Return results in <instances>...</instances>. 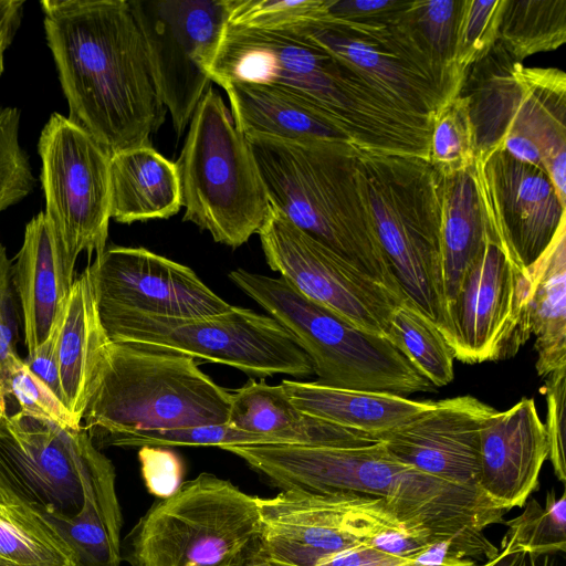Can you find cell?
Returning a JSON list of instances; mask_svg holds the SVG:
<instances>
[{
  "instance_id": "cell-1",
  "label": "cell",
  "mask_w": 566,
  "mask_h": 566,
  "mask_svg": "<svg viewBox=\"0 0 566 566\" xmlns=\"http://www.w3.org/2000/svg\"><path fill=\"white\" fill-rule=\"evenodd\" d=\"M228 451L281 491H353L382 499L407 525L446 542L462 558L491 559L499 548L484 535L505 511L482 491L429 475L396 458L381 441L357 446L250 444Z\"/></svg>"
},
{
  "instance_id": "cell-2",
  "label": "cell",
  "mask_w": 566,
  "mask_h": 566,
  "mask_svg": "<svg viewBox=\"0 0 566 566\" xmlns=\"http://www.w3.org/2000/svg\"><path fill=\"white\" fill-rule=\"evenodd\" d=\"M70 116L111 156L150 144L164 124L140 30L125 0H42Z\"/></svg>"
},
{
  "instance_id": "cell-3",
  "label": "cell",
  "mask_w": 566,
  "mask_h": 566,
  "mask_svg": "<svg viewBox=\"0 0 566 566\" xmlns=\"http://www.w3.org/2000/svg\"><path fill=\"white\" fill-rule=\"evenodd\" d=\"M211 82L279 86L321 111L360 150L429 159L431 118L401 105L359 70L293 30L224 25Z\"/></svg>"
},
{
  "instance_id": "cell-4",
  "label": "cell",
  "mask_w": 566,
  "mask_h": 566,
  "mask_svg": "<svg viewBox=\"0 0 566 566\" xmlns=\"http://www.w3.org/2000/svg\"><path fill=\"white\" fill-rule=\"evenodd\" d=\"M245 138L270 205L337 256L405 298L376 233L358 149L335 139Z\"/></svg>"
},
{
  "instance_id": "cell-5",
  "label": "cell",
  "mask_w": 566,
  "mask_h": 566,
  "mask_svg": "<svg viewBox=\"0 0 566 566\" xmlns=\"http://www.w3.org/2000/svg\"><path fill=\"white\" fill-rule=\"evenodd\" d=\"M231 392L185 354L111 342L81 424L93 443L139 430L227 423Z\"/></svg>"
},
{
  "instance_id": "cell-6",
  "label": "cell",
  "mask_w": 566,
  "mask_h": 566,
  "mask_svg": "<svg viewBox=\"0 0 566 566\" xmlns=\"http://www.w3.org/2000/svg\"><path fill=\"white\" fill-rule=\"evenodd\" d=\"M469 106L475 158L499 149L542 168L566 203V75L527 67L496 42L468 69L460 91Z\"/></svg>"
},
{
  "instance_id": "cell-7",
  "label": "cell",
  "mask_w": 566,
  "mask_h": 566,
  "mask_svg": "<svg viewBox=\"0 0 566 566\" xmlns=\"http://www.w3.org/2000/svg\"><path fill=\"white\" fill-rule=\"evenodd\" d=\"M358 153L374 226L391 273L405 298L448 340L442 177L420 157Z\"/></svg>"
},
{
  "instance_id": "cell-8",
  "label": "cell",
  "mask_w": 566,
  "mask_h": 566,
  "mask_svg": "<svg viewBox=\"0 0 566 566\" xmlns=\"http://www.w3.org/2000/svg\"><path fill=\"white\" fill-rule=\"evenodd\" d=\"M262 534L258 496L203 472L148 509L120 557L130 566H243Z\"/></svg>"
},
{
  "instance_id": "cell-9",
  "label": "cell",
  "mask_w": 566,
  "mask_h": 566,
  "mask_svg": "<svg viewBox=\"0 0 566 566\" xmlns=\"http://www.w3.org/2000/svg\"><path fill=\"white\" fill-rule=\"evenodd\" d=\"M228 276L291 335L308 357L316 382L399 396L434 388L386 336L359 328L282 277L244 269Z\"/></svg>"
},
{
  "instance_id": "cell-10",
  "label": "cell",
  "mask_w": 566,
  "mask_h": 566,
  "mask_svg": "<svg viewBox=\"0 0 566 566\" xmlns=\"http://www.w3.org/2000/svg\"><path fill=\"white\" fill-rule=\"evenodd\" d=\"M189 124L176 161L182 219L239 248L258 234L271 206L248 140L212 86Z\"/></svg>"
},
{
  "instance_id": "cell-11",
  "label": "cell",
  "mask_w": 566,
  "mask_h": 566,
  "mask_svg": "<svg viewBox=\"0 0 566 566\" xmlns=\"http://www.w3.org/2000/svg\"><path fill=\"white\" fill-rule=\"evenodd\" d=\"M114 343H135L223 364L250 376L313 374L305 353L270 315L234 306L206 318H176L132 311L98 313Z\"/></svg>"
},
{
  "instance_id": "cell-12",
  "label": "cell",
  "mask_w": 566,
  "mask_h": 566,
  "mask_svg": "<svg viewBox=\"0 0 566 566\" xmlns=\"http://www.w3.org/2000/svg\"><path fill=\"white\" fill-rule=\"evenodd\" d=\"M410 1L367 20L328 17L290 30L359 70L391 98L429 118L460 94L464 76L439 65L409 12Z\"/></svg>"
},
{
  "instance_id": "cell-13",
  "label": "cell",
  "mask_w": 566,
  "mask_h": 566,
  "mask_svg": "<svg viewBox=\"0 0 566 566\" xmlns=\"http://www.w3.org/2000/svg\"><path fill=\"white\" fill-rule=\"evenodd\" d=\"M258 501L272 566H317L361 544L397 556L418 530L400 521L382 499L353 491H281Z\"/></svg>"
},
{
  "instance_id": "cell-14",
  "label": "cell",
  "mask_w": 566,
  "mask_h": 566,
  "mask_svg": "<svg viewBox=\"0 0 566 566\" xmlns=\"http://www.w3.org/2000/svg\"><path fill=\"white\" fill-rule=\"evenodd\" d=\"M45 218L69 261L106 248L111 155L78 124L51 114L38 144Z\"/></svg>"
},
{
  "instance_id": "cell-15",
  "label": "cell",
  "mask_w": 566,
  "mask_h": 566,
  "mask_svg": "<svg viewBox=\"0 0 566 566\" xmlns=\"http://www.w3.org/2000/svg\"><path fill=\"white\" fill-rule=\"evenodd\" d=\"M157 95L181 136L211 80L206 69L228 22L227 0L128 1Z\"/></svg>"
},
{
  "instance_id": "cell-16",
  "label": "cell",
  "mask_w": 566,
  "mask_h": 566,
  "mask_svg": "<svg viewBox=\"0 0 566 566\" xmlns=\"http://www.w3.org/2000/svg\"><path fill=\"white\" fill-rule=\"evenodd\" d=\"M83 426L20 415L0 419V484L50 520L84 504V475L99 453Z\"/></svg>"
},
{
  "instance_id": "cell-17",
  "label": "cell",
  "mask_w": 566,
  "mask_h": 566,
  "mask_svg": "<svg viewBox=\"0 0 566 566\" xmlns=\"http://www.w3.org/2000/svg\"><path fill=\"white\" fill-rule=\"evenodd\" d=\"M527 271L491 233L448 306V344L467 364L513 356L531 333Z\"/></svg>"
},
{
  "instance_id": "cell-18",
  "label": "cell",
  "mask_w": 566,
  "mask_h": 566,
  "mask_svg": "<svg viewBox=\"0 0 566 566\" xmlns=\"http://www.w3.org/2000/svg\"><path fill=\"white\" fill-rule=\"evenodd\" d=\"M258 235L268 265L298 293L361 329L386 336L394 310L406 298L337 256L272 206Z\"/></svg>"
},
{
  "instance_id": "cell-19",
  "label": "cell",
  "mask_w": 566,
  "mask_h": 566,
  "mask_svg": "<svg viewBox=\"0 0 566 566\" xmlns=\"http://www.w3.org/2000/svg\"><path fill=\"white\" fill-rule=\"evenodd\" d=\"M87 271L98 313L206 318L231 307L190 268L145 248H105Z\"/></svg>"
},
{
  "instance_id": "cell-20",
  "label": "cell",
  "mask_w": 566,
  "mask_h": 566,
  "mask_svg": "<svg viewBox=\"0 0 566 566\" xmlns=\"http://www.w3.org/2000/svg\"><path fill=\"white\" fill-rule=\"evenodd\" d=\"M472 172L491 233L527 271L566 222L565 205L542 168L504 149L476 157Z\"/></svg>"
},
{
  "instance_id": "cell-21",
  "label": "cell",
  "mask_w": 566,
  "mask_h": 566,
  "mask_svg": "<svg viewBox=\"0 0 566 566\" xmlns=\"http://www.w3.org/2000/svg\"><path fill=\"white\" fill-rule=\"evenodd\" d=\"M494 410L469 395L443 399L379 441L421 472L480 490V429Z\"/></svg>"
},
{
  "instance_id": "cell-22",
  "label": "cell",
  "mask_w": 566,
  "mask_h": 566,
  "mask_svg": "<svg viewBox=\"0 0 566 566\" xmlns=\"http://www.w3.org/2000/svg\"><path fill=\"white\" fill-rule=\"evenodd\" d=\"M547 458L546 431L533 398L494 410L480 429L479 489L505 512L523 506Z\"/></svg>"
},
{
  "instance_id": "cell-23",
  "label": "cell",
  "mask_w": 566,
  "mask_h": 566,
  "mask_svg": "<svg viewBox=\"0 0 566 566\" xmlns=\"http://www.w3.org/2000/svg\"><path fill=\"white\" fill-rule=\"evenodd\" d=\"M12 271L30 355L59 324L74 283V265L53 234L44 212L25 226Z\"/></svg>"
},
{
  "instance_id": "cell-24",
  "label": "cell",
  "mask_w": 566,
  "mask_h": 566,
  "mask_svg": "<svg viewBox=\"0 0 566 566\" xmlns=\"http://www.w3.org/2000/svg\"><path fill=\"white\" fill-rule=\"evenodd\" d=\"M87 268L74 280L57 324L56 359L63 405L81 424L98 380L108 346Z\"/></svg>"
},
{
  "instance_id": "cell-25",
  "label": "cell",
  "mask_w": 566,
  "mask_h": 566,
  "mask_svg": "<svg viewBox=\"0 0 566 566\" xmlns=\"http://www.w3.org/2000/svg\"><path fill=\"white\" fill-rule=\"evenodd\" d=\"M227 423L287 444L339 447L379 441L301 411L280 384L269 385L264 380L251 379L231 392Z\"/></svg>"
},
{
  "instance_id": "cell-26",
  "label": "cell",
  "mask_w": 566,
  "mask_h": 566,
  "mask_svg": "<svg viewBox=\"0 0 566 566\" xmlns=\"http://www.w3.org/2000/svg\"><path fill=\"white\" fill-rule=\"evenodd\" d=\"M280 385L301 411L378 440L433 406L389 392L329 387L316 381L284 379Z\"/></svg>"
},
{
  "instance_id": "cell-27",
  "label": "cell",
  "mask_w": 566,
  "mask_h": 566,
  "mask_svg": "<svg viewBox=\"0 0 566 566\" xmlns=\"http://www.w3.org/2000/svg\"><path fill=\"white\" fill-rule=\"evenodd\" d=\"M109 189L111 218L119 223L168 219L182 207L176 163L150 144L111 156Z\"/></svg>"
},
{
  "instance_id": "cell-28",
  "label": "cell",
  "mask_w": 566,
  "mask_h": 566,
  "mask_svg": "<svg viewBox=\"0 0 566 566\" xmlns=\"http://www.w3.org/2000/svg\"><path fill=\"white\" fill-rule=\"evenodd\" d=\"M220 86L228 95L235 127L244 136L347 142L321 111L286 90L268 84L234 81L222 83Z\"/></svg>"
},
{
  "instance_id": "cell-29",
  "label": "cell",
  "mask_w": 566,
  "mask_h": 566,
  "mask_svg": "<svg viewBox=\"0 0 566 566\" xmlns=\"http://www.w3.org/2000/svg\"><path fill=\"white\" fill-rule=\"evenodd\" d=\"M84 504L70 520H51L73 551L78 566H119L122 513L115 469L99 452L85 472Z\"/></svg>"
},
{
  "instance_id": "cell-30",
  "label": "cell",
  "mask_w": 566,
  "mask_h": 566,
  "mask_svg": "<svg viewBox=\"0 0 566 566\" xmlns=\"http://www.w3.org/2000/svg\"><path fill=\"white\" fill-rule=\"evenodd\" d=\"M527 274V325L535 336L536 371L546 377L566 367V222Z\"/></svg>"
},
{
  "instance_id": "cell-31",
  "label": "cell",
  "mask_w": 566,
  "mask_h": 566,
  "mask_svg": "<svg viewBox=\"0 0 566 566\" xmlns=\"http://www.w3.org/2000/svg\"><path fill=\"white\" fill-rule=\"evenodd\" d=\"M489 234L472 168L442 178L441 238L447 311Z\"/></svg>"
},
{
  "instance_id": "cell-32",
  "label": "cell",
  "mask_w": 566,
  "mask_h": 566,
  "mask_svg": "<svg viewBox=\"0 0 566 566\" xmlns=\"http://www.w3.org/2000/svg\"><path fill=\"white\" fill-rule=\"evenodd\" d=\"M0 566H78L54 523L1 484Z\"/></svg>"
},
{
  "instance_id": "cell-33",
  "label": "cell",
  "mask_w": 566,
  "mask_h": 566,
  "mask_svg": "<svg viewBox=\"0 0 566 566\" xmlns=\"http://www.w3.org/2000/svg\"><path fill=\"white\" fill-rule=\"evenodd\" d=\"M566 41V0H505L497 43L516 62Z\"/></svg>"
},
{
  "instance_id": "cell-34",
  "label": "cell",
  "mask_w": 566,
  "mask_h": 566,
  "mask_svg": "<svg viewBox=\"0 0 566 566\" xmlns=\"http://www.w3.org/2000/svg\"><path fill=\"white\" fill-rule=\"evenodd\" d=\"M386 337L433 386L442 387L453 380L451 347L438 327L408 300L394 310Z\"/></svg>"
},
{
  "instance_id": "cell-35",
  "label": "cell",
  "mask_w": 566,
  "mask_h": 566,
  "mask_svg": "<svg viewBox=\"0 0 566 566\" xmlns=\"http://www.w3.org/2000/svg\"><path fill=\"white\" fill-rule=\"evenodd\" d=\"M20 415L46 418L71 428L82 426L17 353L0 361V419Z\"/></svg>"
},
{
  "instance_id": "cell-36",
  "label": "cell",
  "mask_w": 566,
  "mask_h": 566,
  "mask_svg": "<svg viewBox=\"0 0 566 566\" xmlns=\"http://www.w3.org/2000/svg\"><path fill=\"white\" fill-rule=\"evenodd\" d=\"M475 160V139L467 99L444 103L431 117L429 163L442 177L469 170Z\"/></svg>"
},
{
  "instance_id": "cell-37",
  "label": "cell",
  "mask_w": 566,
  "mask_h": 566,
  "mask_svg": "<svg viewBox=\"0 0 566 566\" xmlns=\"http://www.w3.org/2000/svg\"><path fill=\"white\" fill-rule=\"evenodd\" d=\"M505 523L503 538L514 547L537 554H557L566 549V494L557 497L554 491L546 495L542 506L531 499L518 516Z\"/></svg>"
},
{
  "instance_id": "cell-38",
  "label": "cell",
  "mask_w": 566,
  "mask_h": 566,
  "mask_svg": "<svg viewBox=\"0 0 566 566\" xmlns=\"http://www.w3.org/2000/svg\"><path fill=\"white\" fill-rule=\"evenodd\" d=\"M279 440L239 430L229 423L203 424L178 429L139 430L116 436L105 447H218L274 444Z\"/></svg>"
},
{
  "instance_id": "cell-39",
  "label": "cell",
  "mask_w": 566,
  "mask_h": 566,
  "mask_svg": "<svg viewBox=\"0 0 566 566\" xmlns=\"http://www.w3.org/2000/svg\"><path fill=\"white\" fill-rule=\"evenodd\" d=\"M328 3L329 0H227V23L248 30H290L328 18Z\"/></svg>"
},
{
  "instance_id": "cell-40",
  "label": "cell",
  "mask_w": 566,
  "mask_h": 566,
  "mask_svg": "<svg viewBox=\"0 0 566 566\" xmlns=\"http://www.w3.org/2000/svg\"><path fill=\"white\" fill-rule=\"evenodd\" d=\"M505 0H462L454 63L464 73L485 57L497 42Z\"/></svg>"
},
{
  "instance_id": "cell-41",
  "label": "cell",
  "mask_w": 566,
  "mask_h": 566,
  "mask_svg": "<svg viewBox=\"0 0 566 566\" xmlns=\"http://www.w3.org/2000/svg\"><path fill=\"white\" fill-rule=\"evenodd\" d=\"M461 3L462 0H413L409 7L413 25L433 60L443 67L459 71L454 49Z\"/></svg>"
},
{
  "instance_id": "cell-42",
  "label": "cell",
  "mask_w": 566,
  "mask_h": 566,
  "mask_svg": "<svg viewBox=\"0 0 566 566\" xmlns=\"http://www.w3.org/2000/svg\"><path fill=\"white\" fill-rule=\"evenodd\" d=\"M29 164L19 142V123L0 107V212L21 201L28 189Z\"/></svg>"
},
{
  "instance_id": "cell-43",
  "label": "cell",
  "mask_w": 566,
  "mask_h": 566,
  "mask_svg": "<svg viewBox=\"0 0 566 566\" xmlns=\"http://www.w3.org/2000/svg\"><path fill=\"white\" fill-rule=\"evenodd\" d=\"M542 391L547 402L545 431L548 443V459L560 482L566 480L565 463V397L566 367L554 370L545 377Z\"/></svg>"
},
{
  "instance_id": "cell-44",
  "label": "cell",
  "mask_w": 566,
  "mask_h": 566,
  "mask_svg": "<svg viewBox=\"0 0 566 566\" xmlns=\"http://www.w3.org/2000/svg\"><path fill=\"white\" fill-rule=\"evenodd\" d=\"M140 472L148 492L158 499L172 495L182 483L180 457L165 447H142L138 450Z\"/></svg>"
},
{
  "instance_id": "cell-45",
  "label": "cell",
  "mask_w": 566,
  "mask_h": 566,
  "mask_svg": "<svg viewBox=\"0 0 566 566\" xmlns=\"http://www.w3.org/2000/svg\"><path fill=\"white\" fill-rule=\"evenodd\" d=\"M12 264L0 243V360L10 354H17L19 339V319L13 294Z\"/></svg>"
},
{
  "instance_id": "cell-46",
  "label": "cell",
  "mask_w": 566,
  "mask_h": 566,
  "mask_svg": "<svg viewBox=\"0 0 566 566\" xmlns=\"http://www.w3.org/2000/svg\"><path fill=\"white\" fill-rule=\"evenodd\" d=\"M57 325L51 336L28 355L24 363L29 369L62 401L59 366L56 359Z\"/></svg>"
},
{
  "instance_id": "cell-47",
  "label": "cell",
  "mask_w": 566,
  "mask_h": 566,
  "mask_svg": "<svg viewBox=\"0 0 566 566\" xmlns=\"http://www.w3.org/2000/svg\"><path fill=\"white\" fill-rule=\"evenodd\" d=\"M406 0H329V17L337 20H367L400 8Z\"/></svg>"
},
{
  "instance_id": "cell-48",
  "label": "cell",
  "mask_w": 566,
  "mask_h": 566,
  "mask_svg": "<svg viewBox=\"0 0 566 566\" xmlns=\"http://www.w3.org/2000/svg\"><path fill=\"white\" fill-rule=\"evenodd\" d=\"M453 566H565L556 554H537L518 547H514L504 539L497 554L482 564H476L473 559H468L461 565Z\"/></svg>"
},
{
  "instance_id": "cell-49",
  "label": "cell",
  "mask_w": 566,
  "mask_h": 566,
  "mask_svg": "<svg viewBox=\"0 0 566 566\" xmlns=\"http://www.w3.org/2000/svg\"><path fill=\"white\" fill-rule=\"evenodd\" d=\"M24 3L23 0H0V75L4 70V53L21 24Z\"/></svg>"
},
{
  "instance_id": "cell-50",
  "label": "cell",
  "mask_w": 566,
  "mask_h": 566,
  "mask_svg": "<svg viewBox=\"0 0 566 566\" xmlns=\"http://www.w3.org/2000/svg\"><path fill=\"white\" fill-rule=\"evenodd\" d=\"M243 566H272L264 552L263 543L261 547L247 559Z\"/></svg>"
},
{
  "instance_id": "cell-51",
  "label": "cell",
  "mask_w": 566,
  "mask_h": 566,
  "mask_svg": "<svg viewBox=\"0 0 566 566\" xmlns=\"http://www.w3.org/2000/svg\"><path fill=\"white\" fill-rule=\"evenodd\" d=\"M1 361V360H0Z\"/></svg>"
}]
</instances>
